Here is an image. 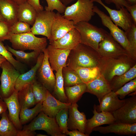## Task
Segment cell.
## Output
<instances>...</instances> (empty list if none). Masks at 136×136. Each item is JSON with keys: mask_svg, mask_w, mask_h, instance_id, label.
Segmentation results:
<instances>
[{"mask_svg": "<svg viewBox=\"0 0 136 136\" xmlns=\"http://www.w3.org/2000/svg\"><path fill=\"white\" fill-rule=\"evenodd\" d=\"M28 24L18 21L10 27L11 34H19L31 32V28Z\"/></svg>", "mask_w": 136, "mask_h": 136, "instance_id": "obj_40", "label": "cell"}, {"mask_svg": "<svg viewBox=\"0 0 136 136\" xmlns=\"http://www.w3.org/2000/svg\"><path fill=\"white\" fill-rule=\"evenodd\" d=\"M56 13L53 11L43 10L37 12L35 22L31 27V31L34 35H41L51 40V31Z\"/></svg>", "mask_w": 136, "mask_h": 136, "instance_id": "obj_9", "label": "cell"}, {"mask_svg": "<svg viewBox=\"0 0 136 136\" xmlns=\"http://www.w3.org/2000/svg\"><path fill=\"white\" fill-rule=\"evenodd\" d=\"M5 47L12 55L16 57L17 61L24 64H31L36 60H37L41 53L35 51L30 52H26L24 51L15 50L7 45Z\"/></svg>", "mask_w": 136, "mask_h": 136, "instance_id": "obj_29", "label": "cell"}, {"mask_svg": "<svg viewBox=\"0 0 136 136\" xmlns=\"http://www.w3.org/2000/svg\"><path fill=\"white\" fill-rule=\"evenodd\" d=\"M136 78V64L123 74L114 77L110 82L112 91L115 92L126 83Z\"/></svg>", "mask_w": 136, "mask_h": 136, "instance_id": "obj_28", "label": "cell"}, {"mask_svg": "<svg viewBox=\"0 0 136 136\" xmlns=\"http://www.w3.org/2000/svg\"><path fill=\"white\" fill-rule=\"evenodd\" d=\"M116 122L128 124L136 123V95L126 99L124 104L112 113Z\"/></svg>", "mask_w": 136, "mask_h": 136, "instance_id": "obj_11", "label": "cell"}, {"mask_svg": "<svg viewBox=\"0 0 136 136\" xmlns=\"http://www.w3.org/2000/svg\"><path fill=\"white\" fill-rule=\"evenodd\" d=\"M47 6L45 8V10L49 11H53L54 10L61 14L64 13L66 7L60 0H46Z\"/></svg>", "mask_w": 136, "mask_h": 136, "instance_id": "obj_42", "label": "cell"}, {"mask_svg": "<svg viewBox=\"0 0 136 136\" xmlns=\"http://www.w3.org/2000/svg\"><path fill=\"white\" fill-rule=\"evenodd\" d=\"M4 21V19L0 13V21Z\"/></svg>", "mask_w": 136, "mask_h": 136, "instance_id": "obj_55", "label": "cell"}, {"mask_svg": "<svg viewBox=\"0 0 136 136\" xmlns=\"http://www.w3.org/2000/svg\"><path fill=\"white\" fill-rule=\"evenodd\" d=\"M76 103L71 104L69 109L68 129L77 130L84 133L87 119L84 112H80Z\"/></svg>", "mask_w": 136, "mask_h": 136, "instance_id": "obj_17", "label": "cell"}, {"mask_svg": "<svg viewBox=\"0 0 136 136\" xmlns=\"http://www.w3.org/2000/svg\"><path fill=\"white\" fill-rule=\"evenodd\" d=\"M37 12L27 1L19 5L18 11V21L32 26L35 22Z\"/></svg>", "mask_w": 136, "mask_h": 136, "instance_id": "obj_26", "label": "cell"}, {"mask_svg": "<svg viewBox=\"0 0 136 136\" xmlns=\"http://www.w3.org/2000/svg\"><path fill=\"white\" fill-rule=\"evenodd\" d=\"M0 136H1L0 135Z\"/></svg>", "mask_w": 136, "mask_h": 136, "instance_id": "obj_56", "label": "cell"}, {"mask_svg": "<svg viewBox=\"0 0 136 136\" xmlns=\"http://www.w3.org/2000/svg\"><path fill=\"white\" fill-rule=\"evenodd\" d=\"M66 135L70 136H88L85 133H82L78 130H75L72 131H68Z\"/></svg>", "mask_w": 136, "mask_h": 136, "instance_id": "obj_48", "label": "cell"}, {"mask_svg": "<svg viewBox=\"0 0 136 136\" xmlns=\"http://www.w3.org/2000/svg\"><path fill=\"white\" fill-rule=\"evenodd\" d=\"M86 84V88L85 92L95 95L99 102L105 95L112 91L109 83L101 74Z\"/></svg>", "mask_w": 136, "mask_h": 136, "instance_id": "obj_22", "label": "cell"}, {"mask_svg": "<svg viewBox=\"0 0 136 136\" xmlns=\"http://www.w3.org/2000/svg\"><path fill=\"white\" fill-rule=\"evenodd\" d=\"M93 11L100 18L102 24L109 30L110 33L114 39L128 52L133 59L136 60L125 31L119 28L112 22L110 17L97 6H94Z\"/></svg>", "mask_w": 136, "mask_h": 136, "instance_id": "obj_8", "label": "cell"}, {"mask_svg": "<svg viewBox=\"0 0 136 136\" xmlns=\"http://www.w3.org/2000/svg\"><path fill=\"white\" fill-rule=\"evenodd\" d=\"M94 104L93 111L94 115L90 119L87 120L85 133L89 135L93 129L102 125L110 124L116 122V120L111 113L101 112H98Z\"/></svg>", "mask_w": 136, "mask_h": 136, "instance_id": "obj_18", "label": "cell"}, {"mask_svg": "<svg viewBox=\"0 0 136 136\" xmlns=\"http://www.w3.org/2000/svg\"><path fill=\"white\" fill-rule=\"evenodd\" d=\"M42 103H39L31 109L25 108L21 109L19 119L21 124H25L34 118L42 111Z\"/></svg>", "mask_w": 136, "mask_h": 136, "instance_id": "obj_34", "label": "cell"}, {"mask_svg": "<svg viewBox=\"0 0 136 136\" xmlns=\"http://www.w3.org/2000/svg\"><path fill=\"white\" fill-rule=\"evenodd\" d=\"M17 99L20 110L25 108H29L36 105L31 84L26 86L18 91Z\"/></svg>", "mask_w": 136, "mask_h": 136, "instance_id": "obj_27", "label": "cell"}, {"mask_svg": "<svg viewBox=\"0 0 136 136\" xmlns=\"http://www.w3.org/2000/svg\"><path fill=\"white\" fill-rule=\"evenodd\" d=\"M75 0H60L61 2L66 6Z\"/></svg>", "mask_w": 136, "mask_h": 136, "instance_id": "obj_50", "label": "cell"}, {"mask_svg": "<svg viewBox=\"0 0 136 136\" xmlns=\"http://www.w3.org/2000/svg\"><path fill=\"white\" fill-rule=\"evenodd\" d=\"M6 60L4 57L0 55V68H1V66L2 63Z\"/></svg>", "mask_w": 136, "mask_h": 136, "instance_id": "obj_52", "label": "cell"}, {"mask_svg": "<svg viewBox=\"0 0 136 136\" xmlns=\"http://www.w3.org/2000/svg\"><path fill=\"white\" fill-rule=\"evenodd\" d=\"M43 53L44 57L43 62L37 73L39 81L50 92L54 88L55 76L49 63L46 48Z\"/></svg>", "mask_w": 136, "mask_h": 136, "instance_id": "obj_13", "label": "cell"}, {"mask_svg": "<svg viewBox=\"0 0 136 136\" xmlns=\"http://www.w3.org/2000/svg\"><path fill=\"white\" fill-rule=\"evenodd\" d=\"M69 108L61 109L57 113L55 117L61 131L62 133L66 135L69 131L67 125Z\"/></svg>", "mask_w": 136, "mask_h": 136, "instance_id": "obj_37", "label": "cell"}, {"mask_svg": "<svg viewBox=\"0 0 136 136\" xmlns=\"http://www.w3.org/2000/svg\"><path fill=\"white\" fill-rule=\"evenodd\" d=\"M108 4H114L117 10L122 7L125 8L130 5L126 0H104Z\"/></svg>", "mask_w": 136, "mask_h": 136, "instance_id": "obj_44", "label": "cell"}, {"mask_svg": "<svg viewBox=\"0 0 136 136\" xmlns=\"http://www.w3.org/2000/svg\"><path fill=\"white\" fill-rule=\"evenodd\" d=\"M125 100L119 99L115 92L112 91L104 96L99 102V105L96 106V111L112 114L122 106Z\"/></svg>", "mask_w": 136, "mask_h": 136, "instance_id": "obj_21", "label": "cell"}, {"mask_svg": "<svg viewBox=\"0 0 136 136\" xmlns=\"http://www.w3.org/2000/svg\"><path fill=\"white\" fill-rule=\"evenodd\" d=\"M36 135L35 131L22 129L17 130L16 136H34Z\"/></svg>", "mask_w": 136, "mask_h": 136, "instance_id": "obj_47", "label": "cell"}, {"mask_svg": "<svg viewBox=\"0 0 136 136\" xmlns=\"http://www.w3.org/2000/svg\"><path fill=\"white\" fill-rule=\"evenodd\" d=\"M86 84L83 83L72 86H67L65 90L69 103H76L85 92Z\"/></svg>", "mask_w": 136, "mask_h": 136, "instance_id": "obj_32", "label": "cell"}, {"mask_svg": "<svg viewBox=\"0 0 136 136\" xmlns=\"http://www.w3.org/2000/svg\"><path fill=\"white\" fill-rule=\"evenodd\" d=\"M130 5L136 4V0H126Z\"/></svg>", "mask_w": 136, "mask_h": 136, "instance_id": "obj_53", "label": "cell"}, {"mask_svg": "<svg viewBox=\"0 0 136 136\" xmlns=\"http://www.w3.org/2000/svg\"><path fill=\"white\" fill-rule=\"evenodd\" d=\"M71 104L70 103H63L56 99L48 90L46 98L42 103V111L50 117L55 118L61 110L69 108Z\"/></svg>", "mask_w": 136, "mask_h": 136, "instance_id": "obj_23", "label": "cell"}, {"mask_svg": "<svg viewBox=\"0 0 136 136\" xmlns=\"http://www.w3.org/2000/svg\"><path fill=\"white\" fill-rule=\"evenodd\" d=\"M0 55L11 63L21 74L25 73V65L15 59L11 53L7 49L1 42H0Z\"/></svg>", "mask_w": 136, "mask_h": 136, "instance_id": "obj_35", "label": "cell"}, {"mask_svg": "<svg viewBox=\"0 0 136 136\" xmlns=\"http://www.w3.org/2000/svg\"><path fill=\"white\" fill-rule=\"evenodd\" d=\"M10 26L4 21H0V42L8 40L11 34Z\"/></svg>", "mask_w": 136, "mask_h": 136, "instance_id": "obj_43", "label": "cell"}, {"mask_svg": "<svg viewBox=\"0 0 136 136\" xmlns=\"http://www.w3.org/2000/svg\"><path fill=\"white\" fill-rule=\"evenodd\" d=\"M105 134L113 133L122 135H131L136 134V123L128 124L115 122L107 126L96 127L92 131Z\"/></svg>", "mask_w": 136, "mask_h": 136, "instance_id": "obj_16", "label": "cell"}, {"mask_svg": "<svg viewBox=\"0 0 136 136\" xmlns=\"http://www.w3.org/2000/svg\"><path fill=\"white\" fill-rule=\"evenodd\" d=\"M125 32L134 56L136 58V25L133 24Z\"/></svg>", "mask_w": 136, "mask_h": 136, "instance_id": "obj_41", "label": "cell"}, {"mask_svg": "<svg viewBox=\"0 0 136 136\" xmlns=\"http://www.w3.org/2000/svg\"><path fill=\"white\" fill-rule=\"evenodd\" d=\"M59 69L55 74L56 83L54 89V93L57 99L63 103H69L64 87V80L62 70Z\"/></svg>", "mask_w": 136, "mask_h": 136, "instance_id": "obj_31", "label": "cell"}, {"mask_svg": "<svg viewBox=\"0 0 136 136\" xmlns=\"http://www.w3.org/2000/svg\"><path fill=\"white\" fill-rule=\"evenodd\" d=\"M97 51L101 57H116L124 55L131 57L128 52L108 32L99 43Z\"/></svg>", "mask_w": 136, "mask_h": 136, "instance_id": "obj_10", "label": "cell"}, {"mask_svg": "<svg viewBox=\"0 0 136 136\" xmlns=\"http://www.w3.org/2000/svg\"><path fill=\"white\" fill-rule=\"evenodd\" d=\"M27 2L33 7L37 12L44 10L43 7L40 4V0H28Z\"/></svg>", "mask_w": 136, "mask_h": 136, "instance_id": "obj_46", "label": "cell"}, {"mask_svg": "<svg viewBox=\"0 0 136 136\" xmlns=\"http://www.w3.org/2000/svg\"><path fill=\"white\" fill-rule=\"evenodd\" d=\"M74 28L75 24L73 21L66 19L57 12L53 19L51 31V39L49 42L61 38Z\"/></svg>", "mask_w": 136, "mask_h": 136, "instance_id": "obj_14", "label": "cell"}, {"mask_svg": "<svg viewBox=\"0 0 136 136\" xmlns=\"http://www.w3.org/2000/svg\"><path fill=\"white\" fill-rule=\"evenodd\" d=\"M37 136H47V135H46L45 134H37L36 135Z\"/></svg>", "mask_w": 136, "mask_h": 136, "instance_id": "obj_54", "label": "cell"}, {"mask_svg": "<svg viewBox=\"0 0 136 136\" xmlns=\"http://www.w3.org/2000/svg\"><path fill=\"white\" fill-rule=\"evenodd\" d=\"M46 49L49 63L53 71H57L59 69L66 66L71 50L56 48L50 44Z\"/></svg>", "mask_w": 136, "mask_h": 136, "instance_id": "obj_15", "label": "cell"}, {"mask_svg": "<svg viewBox=\"0 0 136 136\" xmlns=\"http://www.w3.org/2000/svg\"><path fill=\"white\" fill-rule=\"evenodd\" d=\"M80 43V35L75 28L70 30L61 38L50 42V44L55 48L70 50L74 49Z\"/></svg>", "mask_w": 136, "mask_h": 136, "instance_id": "obj_19", "label": "cell"}, {"mask_svg": "<svg viewBox=\"0 0 136 136\" xmlns=\"http://www.w3.org/2000/svg\"><path fill=\"white\" fill-rule=\"evenodd\" d=\"M136 78L128 82L115 92L121 99H124L129 94H136Z\"/></svg>", "mask_w": 136, "mask_h": 136, "instance_id": "obj_39", "label": "cell"}, {"mask_svg": "<svg viewBox=\"0 0 136 136\" xmlns=\"http://www.w3.org/2000/svg\"><path fill=\"white\" fill-rule=\"evenodd\" d=\"M18 5H19L27 1L28 0H12Z\"/></svg>", "mask_w": 136, "mask_h": 136, "instance_id": "obj_51", "label": "cell"}, {"mask_svg": "<svg viewBox=\"0 0 136 136\" xmlns=\"http://www.w3.org/2000/svg\"><path fill=\"white\" fill-rule=\"evenodd\" d=\"M101 57L97 50L80 43L71 50L66 66L72 70L77 67L98 66Z\"/></svg>", "mask_w": 136, "mask_h": 136, "instance_id": "obj_2", "label": "cell"}, {"mask_svg": "<svg viewBox=\"0 0 136 136\" xmlns=\"http://www.w3.org/2000/svg\"><path fill=\"white\" fill-rule=\"evenodd\" d=\"M44 57V53H40L35 65L27 72L19 75L15 83L16 90L18 91L26 86L32 84L37 80V72L42 64Z\"/></svg>", "mask_w": 136, "mask_h": 136, "instance_id": "obj_20", "label": "cell"}, {"mask_svg": "<svg viewBox=\"0 0 136 136\" xmlns=\"http://www.w3.org/2000/svg\"><path fill=\"white\" fill-rule=\"evenodd\" d=\"M23 129L35 131L42 130L52 136H65L60 131L55 118L50 117L42 111L28 124L25 125Z\"/></svg>", "mask_w": 136, "mask_h": 136, "instance_id": "obj_7", "label": "cell"}, {"mask_svg": "<svg viewBox=\"0 0 136 136\" xmlns=\"http://www.w3.org/2000/svg\"><path fill=\"white\" fill-rule=\"evenodd\" d=\"M126 8L129 12L133 23L136 25V4L130 5Z\"/></svg>", "mask_w": 136, "mask_h": 136, "instance_id": "obj_45", "label": "cell"}, {"mask_svg": "<svg viewBox=\"0 0 136 136\" xmlns=\"http://www.w3.org/2000/svg\"><path fill=\"white\" fill-rule=\"evenodd\" d=\"M73 70L76 72L82 81L85 84L96 78L101 74L98 66L77 67Z\"/></svg>", "mask_w": 136, "mask_h": 136, "instance_id": "obj_30", "label": "cell"}, {"mask_svg": "<svg viewBox=\"0 0 136 136\" xmlns=\"http://www.w3.org/2000/svg\"><path fill=\"white\" fill-rule=\"evenodd\" d=\"M1 68L0 98L3 100L10 97L15 91V82L21 73L7 60L2 63Z\"/></svg>", "mask_w": 136, "mask_h": 136, "instance_id": "obj_6", "label": "cell"}, {"mask_svg": "<svg viewBox=\"0 0 136 136\" xmlns=\"http://www.w3.org/2000/svg\"><path fill=\"white\" fill-rule=\"evenodd\" d=\"M135 64L136 60L124 55L116 57H102L98 67L101 74L109 83L114 77L123 74Z\"/></svg>", "mask_w": 136, "mask_h": 136, "instance_id": "obj_1", "label": "cell"}, {"mask_svg": "<svg viewBox=\"0 0 136 136\" xmlns=\"http://www.w3.org/2000/svg\"><path fill=\"white\" fill-rule=\"evenodd\" d=\"M19 5L12 0H0V13L10 26L18 21Z\"/></svg>", "mask_w": 136, "mask_h": 136, "instance_id": "obj_25", "label": "cell"}, {"mask_svg": "<svg viewBox=\"0 0 136 136\" xmlns=\"http://www.w3.org/2000/svg\"><path fill=\"white\" fill-rule=\"evenodd\" d=\"M94 6L91 0H77L75 3L66 7L63 16L73 21L75 25L81 22H88L95 15Z\"/></svg>", "mask_w": 136, "mask_h": 136, "instance_id": "obj_4", "label": "cell"}, {"mask_svg": "<svg viewBox=\"0 0 136 136\" xmlns=\"http://www.w3.org/2000/svg\"><path fill=\"white\" fill-rule=\"evenodd\" d=\"M7 108L4 101L0 98V114L7 111Z\"/></svg>", "mask_w": 136, "mask_h": 136, "instance_id": "obj_49", "label": "cell"}, {"mask_svg": "<svg viewBox=\"0 0 136 136\" xmlns=\"http://www.w3.org/2000/svg\"><path fill=\"white\" fill-rule=\"evenodd\" d=\"M31 85L36 104L42 103L46 98L48 90L39 81L37 80Z\"/></svg>", "mask_w": 136, "mask_h": 136, "instance_id": "obj_36", "label": "cell"}, {"mask_svg": "<svg viewBox=\"0 0 136 136\" xmlns=\"http://www.w3.org/2000/svg\"><path fill=\"white\" fill-rule=\"evenodd\" d=\"M8 40L11 44L12 48L22 51L29 50L43 52L47 44L46 37H37L31 31L19 34H11Z\"/></svg>", "mask_w": 136, "mask_h": 136, "instance_id": "obj_3", "label": "cell"}, {"mask_svg": "<svg viewBox=\"0 0 136 136\" xmlns=\"http://www.w3.org/2000/svg\"><path fill=\"white\" fill-rule=\"evenodd\" d=\"M79 32L81 43L97 50L99 43L108 32L104 29L94 25L88 22H82L75 25Z\"/></svg>", "mask_w": 136, "mask_h": 136, "instance_id": "obj_5", "label": "cell"}, {"mask_svg": "<svg viewBox=\"0 0 136 136\" xmlns=\"http://www.w3.org/2000/svg\"><path fill=\"white\" fill-rule=\"evenodd\" d=\"M18 92L15 90L10 97L3 100L7 106L9 119L17 130H21L22 126L19 119L20 108L17 99Z\"/></svg>", "mask_w": 136, "mask_h": 136, "instance_id": "obj_24", "label": "cell"}, {"mask_svg": "<svg viewBox=\"0 0 136 136\" xmlns=\"http://www.w3.org/2000/svg\"><path fill=\"white\" fill-rule=\"evenodd\" d=\"M102 6L107 10L112 22L117 26L121 27L125 31L129 29L133 23L131 16L126 8L122 7L119 9H111L105 5L102 0H91Z\"/></svg>", "mask_w": 136, "mask_h": 136, "instance_id": "obj_12", "label": "cell"}, {"mask_svg": "<svg viewBox=\"0 0 136 136\" xmlns=\"http://www.w3.org/2000/svg\"><path fill=\"white\" fill-rule=\"evenodd\" d=\"M17 129L9 119L7 111L1 114L0 120L1 136H16Z\"/></svg>", "mask_w": 136, "mask_h": 136, "instance_id": "obj_33", "label": "cell"}, {"mask_svg": "<svg viewBox=\"0 0 136 136\" xmlns=\"http://www.w3.org/2000/svg\"><path fill=\"white\" fill-rule=\"evenodd\" d=\"M64 72L63 79L65 85L71 86L83 83L75 71L66 66L63 68Z\"/></svg>", "mask_w": 136, "mask_h": 136, "instance_id": "obj_38", "label": "cell"}]
</instances>
